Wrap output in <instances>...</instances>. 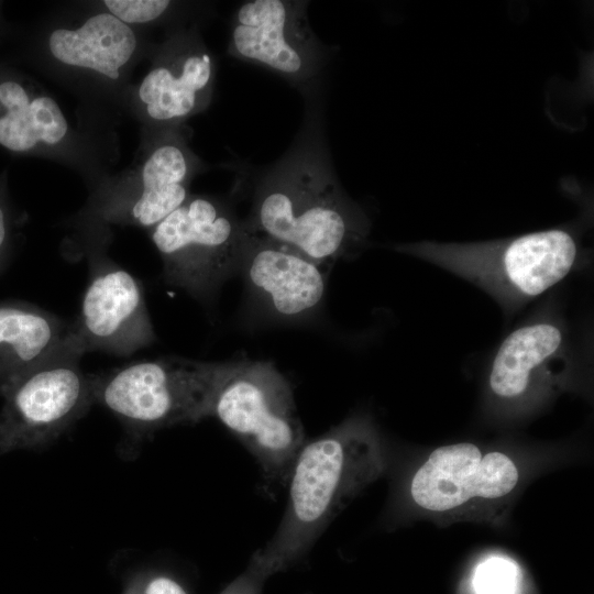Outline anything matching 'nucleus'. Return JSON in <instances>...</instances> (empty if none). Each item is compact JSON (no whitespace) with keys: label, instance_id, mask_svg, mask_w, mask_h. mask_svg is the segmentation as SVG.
Returning a JSON list of instances; mask_svg holds the SVG:
<instances>
[{"label":"nucleus","instance_id":"obj_20","mask_svg":"<svg viewBox=\"0 0 594 594\" xmlns=\"http://www.w3.org/2000/svg\"><path fill=\"white\" fill-rule=\"evenodd\" d=\"M14 218L8 191V173L0 174V272L10 255L13 242Z\"/></svg>","mask_w":594,"mask_h":594},{"label":"nucleus","instance_id":"obj_9","mask_svg":"<svg viewBox=\"0 0 594 594\" xmlns=\"http://www.w3.org/2000/svg\"><path fill=\"white\" fill-rule=\"evenodd\" d=\"M165 279L197 297H208L240 272L248 228L222 199L190 194L148 230Z\"/></svg>","mask_w":594,"mask_h":594},{"label":"nucleus","instance_id":"obj_6","mask_svg":"<svg viewBox=\"0 0 594 594\" xmlns=\"http://www.w3.org/2000/svg\"><path fill=\"white\" fill-rule=\"evenodd\" d=\"M211 417L251 452L270 484L287 483L307 440L292 387L273 363L232 361Z\"/></svg>","mask_w":594,"mask_h":594},{"label":"nucleus","instance_id":"obj_11","mask_svg":"<svg viewBox=\"0 0 594 594\" xmlns=\"http://www.w3.org/2000/svg\"><path fill=\"white\" fill-rule=\"evenodd\" d=\"M82 354L69 350L28 372L2 394L0 455L48 443L96 403L97 376L80 369Z\"/></svg>","mask_w":594,"mask_h":594},{"label":"nucleus","instance_id":"obj_22","mask_svg":"<svg viewBox=\"0 0 594 594\" xmlns=\"http://www.w3.org/2000/svg\"><path fill=\"white\" fill-rule=\"evenodd\" d=\"M142 594H187V592L174 579L167 575H155L146 581Z\"/></svg>","mask_w":594,"mask_h":594},{"label":"nucleus","instance_id":"obj_23","mask_svg":"<svg viewBox=\"0 0 594 594\" xmlns=\"http://www.w3.org/2000/svg\"><path fill=\"white\" fill-rule=\"evenodd\" d=\"M3 3L0 1V41L4 37L7 32L9 31V24L7 23L4 19V13L2 11Z\"/></svg>","mask_w":594,"mask_h":594},{"label":"nucleus","instance_id":"obj_2","mask_svg":"<svg viewBox=\"0 0 594 594\" xmlns=\"http://www.w3.org/2000/svg\"><path fill=\"white\" fill-rule=\"evenodd\" d=\"M384 469L381 439L365 417L348 418L306 441L287 481L282 520L250 562L266 578L297 563L336 516Z\"/></svg>","mask_w":594,"mask_h":594},{"label":"nucleus","instance_id":"obj_5","mask_svg":"<svg viewBox=\"0 0 594 594\" xmlns=\"http://www.w3.org/2000/svg\"><path fill=\"white\" fill-rule=\"evenodd\" d=\"M186 124L141 128L132 163L89 187L82 224L152 229L189 197L190 184L208 166L191 150Z\"/></svg>","mask_w":594,"mask_h":594},{"label":"nucleus","instance_id":"obj_3","mask_svg":"<svg viewBox=\"0 0 594 594\" xmlns=\"http://www.w3.org/2000/svg\"><path fill=\"white\" fill-rule=\"evenodd\" d=\"M156 43L90 1L52 14L30 38L28 58L101 112L121 109L136 65Z\"/></svg>","mask_w":594,"mask_h":594},{"label":"nucleus","instance_id":"obj_18","mask_svg":"<svg viewBox=\"0 0 594 594\" xmlns=\"http://www.w3.org/2000/svg\"><path fill=\"white\" fill-rule=\"evenodd\" d=\"M125 24L145 31L146 28L168 24L172 28L183 25L180 18L186 14L185 2L169 0H102L90 1Z\"/></svg>","mask_w":594,"mask_h":594},{"label":"nucleus","instance_id":"obj_10","mask_svg":"<svg viewBox=\"0 0 594 594\" xmlns=\"http://www.w3.org/2000/svg\"><path fill=\"white\" fill-rule=\"evenodd\" d=\"M148 59L147 73L127 88L121 102L141 128L185 124L208 108L217 65L197 23L169 29Z\"/></svg>","mask_w":594,"mask_h":594},{"label":"nucleus","instance_id":"obj_8","mask_svg":"<svg viewBox=\"0 0 594 594\" xmlns=\"http://www.w3.org/2000/svg\"><path fill=\"white\" fill-rule=\"evenodd\" d=\"M116 133L72 125L56 99L34 78L0 63V146L79 173L92 186L110 173Z\"/></svg>","mask_w":594,"mask_h":594},{"label":"nucleus","instance_id":"obj_7","mask_svg":"<svg viewBox=\"0 0 594 594\" xmlns=\"http://www.w3.org/2000/svg\"><path fill=\"white\" fill-rule=\"evenodd\" d=\"M231 364L182 356L133 363L97 376L96 403L142 431L196 424L211 417Z\"/></svg>","mask_w":594,"mask_h":594},{"label":"nucleus","instance_id":"obj_16","mask_svg":"<svg viewBox=\"0 0 594 594\" xmlns=\"http://www.w3.org/2000/svg\"><path fill=\"white\" fill-rule=\"evenodd\" d=\"M249 231L240 273L262 307L283 320H299L320 306L326 267L293 248Z\"/></svg>","mask_w":594,"mask_h":594},{"label":"nucleus","instance_id":"obj_19","mask_svg":"<svg viewBox=\"0 0 594 594\" xmlns=\"http://www.w3.org/2000/svg\"><path fill=\"white\" fill-rule=\"evenodd\" d=\"M516 572L512 564L501 559L483 563L475 575V594H514Z\"/></svg>","mask_w":594,"mask_h":594},{"label":"nucleus","instance_id":"obj_21","mask_svg":"<svg viewBox=\"0 0 594 594\" xmlns=\"http://www.w3.org/2000/svg\"><path fill=\"white\" fill-rule=\"evenodd\" d=\"M264 576L251 562L243 573H241L221 594H261Z\"/></svg>","mask_w":594,"mask_h":594},{"label":"nucleus","instance_id":"obj_1","mask_svg":"<svg viewBox=\"0 0 594 594\" xmlns=\"http://www.w3.org/2000/svg\"><path fill=\"white\" fill-rule=\"evenodd\" d=\"M244 223L326 268L365 245L371 223L338 182L319 107L308 108L288 151L260 174Z\"/></svg>","mask_w":594,"mask_h":594},{"label":"nucleus","instance_id":"obj_13","mask_svg":"<svg viewBox=\"0 0 594 594\" xmlns=\"http://www.w3.org/2000/svg\"><path fill=\"white\" fill-rule=\"evenodd\" d=\"M94 260L80 314L72 323L78 348L124 356L152 344L156 337L138 280L100 253Z\"/></svg>","mask_w":594,"mask_h":594},{"label":"nucleus","instance_id":"obj_12","mask_svg":"<svg viewBox=\"0 0 594 594\" xmlns=\"http://www.w3.org/2000/svg\"><path fill=\"white\" fill-rule=\"evenodd\" d=\"M308 1L251 0L233 14L228 54L265 67L292 84H315L326 65L324 44L311 30Z\"/></svg>","mask_w":594,"mask_h":594},{"label":"nucleus","instance_id":"obj_15","mask_svg":"<svg viewBox=\"0 0 594 594\" xmlns=\"http://www.w3.org/2000/svg\"><path fill=\"white\" fill-rule=\"evenodd\" d=\"M570 339L563 323L543 317L509 333L490 366L491 395L507 406H522L550 391L573 365Z\"/></svg>","mask_w":594,"mask_h":594},{"label":"nucleus","instance_id":"obj_17","mask_svg":"<svg viewBox=\"0 0 594 594\" xmlns=\"http://www.w3.org/2000/svg\"><path fill=\"white\" fill-rule=\"evenodd\" d=\"M73 349L80 350L72 323L30 304L0 302V396L28 372Z\"/></svg>","mask_w":594,"mask_h":594},{"label":"nucleus","instance_id":"obj_14","mask_svg":"<svg viewBox=\"0 0 594 594\" xmlns=\"http://www.w3.org/2000/svg\"><path fill=\"white\" fill-rule=\"evenodd\" d=\"M518 481L519 471L507 454L460 442L435 449L415 472L409 493L418 507L443 513L475 499L503 498Z\"/></svg>","mask_w":594,"mask_h":594},{"label":"nucleus","instance_id":"obj_4","mask_svg":"<svg viewBox=\"0 0 594 594\" xmlns=\"http://www.w3.org/2000/svg\"><path fill=\"white\" fill-rule=\"evenodd\" d=\"M395 250L472 282L510 314L565 278L584 255L572 228L475 243H406Z\"/></svg>","mask_w":594,"mask_h":594}]
</instances>
